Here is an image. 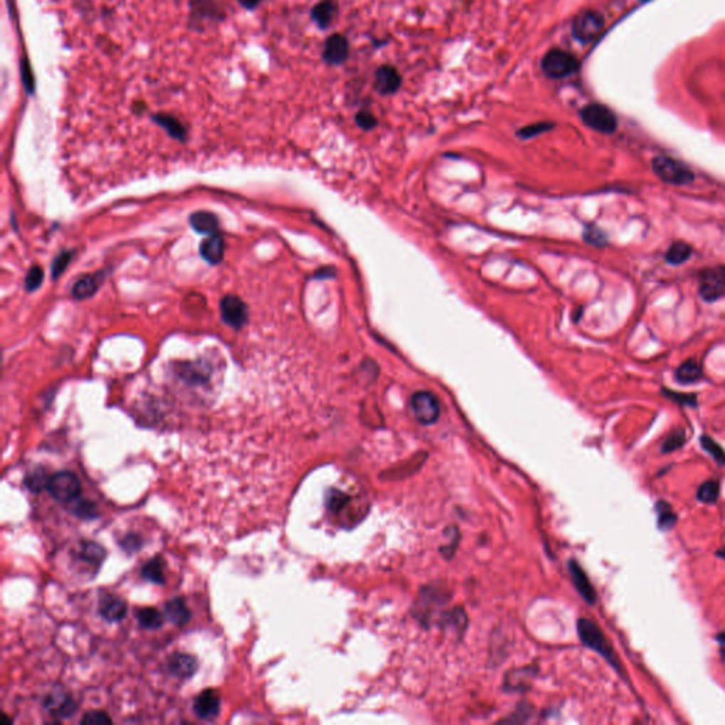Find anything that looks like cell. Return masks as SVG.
Instances as JSON below:
<instances>
[{
  "label": "cell",
  "mask_w": 725,
  "mask_h": 725,
  "mask_svg": "<svg viewBox=\"0 0 725 725\" xmlns=\"http://www.w3.org/2000/svg\"><path fill=\"white\" fill-rule=\"evenodd\" d=\"M700 443L706 452H709L719 465H725V449L713 438L709 435H703L700 438Z\"/></svg>",
  "instance_id": "cell-33"
},
{
  "label": "cell",
  "mask_w": 725,
  "mask_h": 725,
  "mask_svg": "<svg viewBox=\"0 0 725 725\" xmlns=\"http://www.w3.org/2000/svg\"><path fill=\"white\" fill-rule=\"evenodd\" d=\"M692 257V247L686 243H674L666 253V261L672 265L684 264Z\"/></svg>",
  "instance_id": "cell-30"
},
{
  "label": "cell",
  "mask_w": 725,
  "mask_h": 725,
  "mask_svg": "<svg viewBox=\"0 0 725 725\" xmlns=\"http://www.w3.org/2000/svg\"><path fill=\"white\" fill-rule=\"evenodd\" d=\"M582 121L600 134H612L616 129V117L610 110L599 104H591L581 111Z\"/></svg>",
  "instance_id": "cell-5"
},
{
  "label": "cell",
  "mask_w": 725,
  "mask_h": 725,
  "mask_svg": "<svg viewBox=\"0 0 725 725\" xmlns=\"http://www.w3.org/2000/svg\"><path fill=\"white\" fill-rule=\"evenodd\" d=\"M585 240H586L588 243H591L592 245H605V244H606V237H605V234H603L599 228H596L595 226H591V227H588V228H586V231H585Z\"/></svg>",
  "instance_id": "cell-41"
},
{
  "label": "cell",
  "mask_w": 725,
  "mask_h": 725,
  "mask_svg": "<svg viewBox=\"0 0 725 725\" xmlns=\"http://www.w3.org/2000/svg\"><path fill=\"white\" fill-rule=\"evenodd\" d=\"M603 27V18L596 11H582L573 23V34L581 43L595 40Z\"/></svg>",
  "instance_id": "cell-7"
},
{
  "label": "cell",
  "mask_w": 725,
  "mask_h": 725,
  "mask_svg": "<svg viewBox=\"0 0 725 725\" xmlns=\"http://www.w3.org/2000/svg\"><path fill=\"white\" fill-rule=\"evenodd\" d=\"M164 616L173 625L183 626L190 620L191 613L183 598H174L164 605Z\"/></svg>",
  "instance_id": "cell-18"
},
{
  "label": "cell",
  "mask_w": 725,
  "mask_h": 725,
  "mask_svg": "<svg viewBox=\"0 0 725 725\" xmlns=\"http://www.w3.org/2000/svg\"><path fill=\"white\" fill-rule=\"evenodd\" d=\"M220 310H221V316H223V320L234 327V329H241L247 320H248V312H247V306L245 303L237 297V296H233V295H228L226 296L223 300H221V305H220Z\"/></svg>",
  "instance_id": "cell-11"
},
{
  "label": "cell",
  "mask_w": 725,
  "mask_h": 725,
  "mask_svg": "<svg viewBox=\"0 0 725 725\" xmlns=\"http://www.w3.org/2000/svg\"><path fill=\"white\" fill-rule=\"evenodd\" d=\"M720 496V483L717 480H707L699 487L697 499L703 503H714Z\"/></svg>",
  "instance_id": "cell-31"
},
{
  "label": "cell",
  "mask_w": 725,
  "mask_h": 725,
  "mask_svg": "<svg viewBox=\"0 0 725 725\" xmlns=\"http://www.w3.org/2000/svg\"><path fill=\"white\" fill-rule=\"evenodd\" d=\"M43 277H44L43 270L38 267H33L26 277V290L28 292L37 290L43 282Z\"/></svg>",
  "instance_id": "cell-38"
},
{
  "label": "cell",
  "mask_w": 725,
  "mask_h": 725,
  "mask_svg": "<svg viewBox=\"0 0 725 725\" xmlns=\"http://www.w3.org/2000/svg\"><path fill=\"white\" fill-rule=\"evenodd\" d=\"M142 577L153 583L164 582V561L162 557H154L147 561L142 568Z\"/></svg>",
  "instance_id": "cell-28"
},
{
  "label": "cell",
  "mask_w": 725,
  "mask_h": 725,
  "mask_svg": "<svg viewBox=\"0 0 725 725\" xmlns=\"http://www.w3.org/2000/svg\"><path fill=\"white\" fill-rule=\"evenodd\" d=\"M152 120L159 125L162 127L171 138L174 139H179V141H186L187 138V129L184 128V125L173 115H169V114H154L152 117Z\"/></svg>",
  "instance_id": "cell-19"
},
{
  "label": "cell",
  "mask_w": 725,
  "mask_h": 725,
  "mask_svg": "<svg viewBox=\"0 0 725 725\" xmlns=\"http://www.w3.org/2000/svg\"><path fill=\"white\" fill-rule=\"evenodd\" d=\"M336 10L333 0H322L312 9V18L320 28H327L336 16Z\"/></svg>",
  "instance_id": "cell-22"
},
{
  "label": "cell",
  "mask_w": 725,
  "mask_h": 725,
  "mask_svg": "<svg viewBox=\"0 0 725 725\" xmlns=\"http://www.w3.org/2000/svg\"><path fill=\"white\" fill-rule=\"evenodd\" d=\"M570 567V574H571V578L573 582L577 588V591L580 592L581 596L588 602V603H595L596 600V592L591 583V581L588 580V576L585 574V571L581 568L580 564L577 561H570L568 564Z\"/></svg>",
  "instance_id": "cell-17"
},
{
  "label": "cell",
  "mask_w": 725,
  "mask_h": 725,
  "mask_svg": "<svg viewBox=\"0 0 725 725\" xmlns=\"http://www.w3.org/2000/svg\"><path fill=\"white\" fill-rule=\"evenodd\" d=\"M127 610H128L127 602L115 595L102 596L100 600V605H98L100 615L107 622H112V623L121 622L127 616Z\"/></svg>",
  "instance_id": "cell-13"
},
{
  "label": "cell",
  "mask_w": 725,
  "mask_h": 725,
  "mask_svg": "<svg viewBox=\"0 0 725 725\" xmlns=\"http://www.w3.org/2000/svg\"><path fill=\"white\" fill-rule=\"evenodd\" d=\"M81 723H84V724H111L112 720L104 711H90V713L84 714V717L81 719Z\"/></svg>",
  "instance_id": "cell-40"
},
{
  "label": "cell",
  "mask_w": 725,
  "mask_h": 725,
  "mask_svg": "<svg viewBox=\"0 0 725 725\" xmlns=\"http://www.w3.org/2000/svg\"><path fill=\"white\" fill-rule=\"evenodd\" d=\"M74 502H75V504L71 507V510L77 517L87 519V520H92V519L98 517V514H100L98 509L92 502L84 500V499H77Z\"/></svg>",
  "instance_id": "cell-32"
},
{
  "label": "cell",
  "mask_w": 725,
  "mask_h": 725,
  "mask_svg": "<svg viewBox=\"0 0 725 725\" xmlns=\"http://www.w3.org/2000/svg\"><path fill=\"white\" fill-rule=\"evenodd\" d=\"M411 410L416 420L424 425H433L439 418V403L430 391H417L411 397Z\"/></svg>",
  "instance_id": "cell-6"
},
{
  "label": "cell",
  "mask_w": 725,
  "mask_h": 725,
  "mask_svg": "<svg viewBox=\"0 0 725 725\" xmlns=\"http://www.w3.org/2000/svg\"><path fill=\"white\" fill-rule=\"evenodd\" d=\"M700 296L706 302H716L725 295V267L707 270L700 277Z\"/></svg>",
  "instance_id": "cell-8"
},
{
  "label": "cell",
  "mask_w": 725,
  "mask_h": 725,
  "mask_svg": "<svg viewBox=\"0 0 725 725\" xmlns=\"http://www.w3.org/2000/svg\"><path fill=\"white\" fill-rule=\"evenodd\" d=\"M703 376V371H702V367L699 366L697 361L694 360H687L684 361L676 371V380L682 384H690V383H696L702 379Z\"/></svg>",
  "instance_id": "cell-26"
},
{
  "label": "cell",
  "mask_w": 725,
  "mask_h": 725,
  "mask_svg": "<svg viewBox=\"0 0 725 725\" xmlns=\"http://www.w3.org/2000/svg\"><path fill=\"white\" fill-rule=\"evenodd\" d=\"M374 87L383 95L394 94L401 87V77L394 67L383 65L376 71Z\"/></svg>",
  "instance_id": "cell-15"
},
{
  "label": "cell",
  "mask_w": 725,
  "mask_h": 725,
  "mask_svg": "<svg viewBox=\"0 0 725 725\" xmlns=\"http://www.w3.org/2000/svg\"><path fill=\"white\" fill-rule=\"evenodd\" d=\"M137 618H138V622L142 628L149 629V630H154V629H159L162 628L163 625V615L162 612H159L156 608H142L138 613H137Z\"/></svg>",
  "instance_id": "cell-29"
},
{
  "label": "cell",
  "mask_w": 725,
  "mask_h": 725,
  "mask_svg": "<svg viewBox=\"0 0 725 725\" xmlns=\"http://www.w3.org/2000/svg\"><path fill=\"white\" fill-rule=\"evenodd\" d=\"M663 394L667 398H672L673 401H676L680 406H689V407H692V406L696 407L697 406V398L693 394H679V393H674L672 390H663Z\"/></svg>",
  "instance_id": "cell-37"
},
{
  "label": "cell",
  "mask_w": 725,
  "mask_h": 725,
  "mask_svg": "<svg viewBox=\"0 0 725 725\" xmlns=\"http://www.w3.org/2000/svg\"><path fill=\"white\" fill-rule=\"evenodd\" d=\"M349 55V43L347 38L342 34H333L330 36L324 43L323 50V60L327 64L337 65L342 64Z\"/></svg>",
  "instance_id": "cell-12"
},
{
  "label": "cell",
  "mask_w": 725,
  "mask_h": 725,
  "mask_svg": "<svg viewBox=\"0 0 725 725\" xmlns=\"http://www.w3.org/2000/svg\"><path fill=\"white\" fill-rule=\"evenodd\" d=\"M356 122L363 129H371L377 125V120L370 112H360L356 117Z\"/></svg>",
  "instance_id": "cell-42"
},
{
  "label": "cell",
  "mask_w": 725,
  "mask_h": 725,
  "mask_svg": "<svg viewBox=\"0 0 725 725\" xmlns=\"http://www.w3.org/2000/svg\"><path fill=\"white\" fill-rule=\"evenodd\" d=\"M717 557H720V559L725 560V547L724 549H721V550H719V551H717Z\"/></svg>",
  "instance_id": "cell-44"
},
{
  "label": "cell",
  "mask_w": 725,
  "mask_h": 725,
  "mask_svg": "<svg viewBox=\"0 0 725 725\" xmlns=\"http://www.w3.org/2000/svg\"><path fill=\"white\" fill-rule=\"evenodd\" d=\"M653 170L663 181L676 186H684L694 180V173L687 166L666 156L653 159Z\"/></svg>",
  "instance_id": "cell-2"
},
{
  "label": "cell",
  "mask_w": 725,
  "mask_h": 725,
  "mask_svg": "<svg viewBox=\"0 0 725 725\" xmlns=\"http://www.w3.org/2000/svg\"><path fill=\"white\" fill-rule=\"evenodd\" d=\"M237 1L247 10H255L264 0H237Z\"/></svg>",
  "instance_id": "cell-43"
},
{
  "label": "cell",
  "mask_w": 725,
  "mask_h": 725,
  "mask_svg": "<svg viewBox=\"0 0 725 725\" xmlns=\"http://www.w3.org/2000/svg\"><path fill=\"white\" fill-rule=\"evenodd\" d=\"M221 707V699L217 690L208 689L200 693L194 702V713L200 719L216 717Z\"/></svg>",
  "instance_id": "cell-14"
},
{
  "label": "cell",
  "mask_w": 725,
  "mask_h": 725,
  "mask_svg": "<svg viewBox=\"0 0 725 725\" xmlns=\"http://www.w3.org/2000/svg\"><path fill=\"white\" fill-rule=\"evenodd\" d=\"M541 67L547 77L559 80L576 73L578 68V61L573 54L554 48L544 55Z\"/></svg>",
  "instance_id": "cell-4"
},
{
  "label": "cell",
  "mask_w": 725,
  "mask_h": 725,
  "mask_svg": "<svg viewBox=\"0 0 725 725\" xmlns=\"http://www.w3.org/2000/svg\"><path fill=\"white\" fill-rule=\"evenodd\" d=\"M191 227L200 234L214 236L218 233V218L208 211H197L190 217Z\"/></svg>",
  "instance_id": "cell-21"
},
{
  "label": "cell",
  "mask_w": 725,
  "mask_h": 725,
  "mask_svg": "<svg viewBox=\"0 0 725 725\" xmlns=\"http://www.w3.org/2000/svg\"><path fill=\"white\" fill-rule=\"evenodd\" d=\"M200 253H201V257L210 263V264H218L221 263L223 257H224V241L220 236L214 234V236H210L207 240H204L201 243V247H200Z\"/></svg>",
  "instance_id": "cell-20"
},
{
  "label": "cell",
  "mask_w": 725,
  "mask_h": 725,
  "mask_svg": "<svg viewBox=\"0 0 725 725\" xmlns=\"http://www.w3.org/2000/svg\"><path fill=\"white\" fill-rule=\"evenodd\" d=\"M105 549L92 541H84L80 547V559L87 564L98 568L105 560Z\"/></svg>",
  "instance_id": "cell-23"
},
{
  "label": "cell",
  "mask_w": 725,
  "mask_h": 725,
  "mask_svg": "<svg viewBox=\"0 0 725 725\" xmlns=\"http://www.w3.org/2000/svg\"><path fill=\"white\" fill-rule=\"evenodd\" d=\"M553 128V124H549V122H540V124H533L530 127H526L523 129L519 131V137L520 138H533V137H537L540 134H544L547 132L549 129Z\"/></svg>",
  "instance_id": "cell-35"
},
{
  "label": "cell",
  "mask_w": 725,
  "mask_h": 725,
  "mask_svg": "<svg viewBox=\"0 0 725 725\" xmlns=\"http://www.w3.org/2000/svg\"><path fill=\"white\" fill-rule=\"evenodd\" d=\"M50 477L51 476H48L47 470H44L43 467H37V469H33L30 473H27V476L24 479V485L27 486V489L30 492L38 493L48 487Z\"/></svg>",
  "instance_id": "cell-27"
},
{
  "label": "cell",
  "mask_w": 725,
  "mask_h": 725,
  "mask_svg": "<svg viewBox=\"0 0 725 725\" xmlns=\"http://www.w3.org/2000/svg\"><path fill=\"white\" fill-rule=\"evenodd\" d=\"M199 663L194 656L186 653H176L169 659V672L179 679H189L197 672Z\"/></svg>",
  "instance_id": "cell-16"
},
{
  "label": "cell",
  "mask_w": 725,
  "mask_h": 725,
  "mask_svg": "<svg viewBox=\"0 0 725 725\" xmlns=\"http://www.w3.org/2000/svg\"><path fill=\"white\" fill-rule=\"evenodd\" d=\"M717 640H719V642H721L723 645H725V632L724 633H720V635L717 636Z\"/></svg>",
  "instance_id": "cell-45"
},
{
  "label": "cell",
  "mask_w": 725,
  "mask_h": 725,
  "mask_svg": "<svg viewBox=\"0 0 725 725\" xmlns=\"http://www.w3.org/2000/svg\"><path fill=\"white\" fill-rule=\"evenodd\" d=\"M144 546V539L139 536V534H128L122 541H121V547L127 551V553H135L138 550H141Z\"/></svg>",
  "instance_id": "cell-39"
},
{
  "label": "cell",
  "mask_w": 725,
  "mask_h": 725,
  "mask_svg": "<svg viewBox=\"0 0 725 725\" xmlns=\"http://www.w3.org/2000/svg\"><path fill=\"white\" fill-rule=\"evenodd\" d=\"M684 443H686V433L684 431H676V433L670 434L669 438L665 440V443L662 446V452L663 453L674 452V450L680 449Z\"/></svg>",
  "instance_id": "cell-34"
},
{
  "label": "cell",
  "mask_w": 725,
  "mask_h": 725,
  "mask_svg": "<svg viewBox=\"0 0 725 725\" xmlns=\"http://www.w3.org/2000/svg\"><path fill=\"white\" fill-rule=\"evenodd\" d=\"M43 706L48 714L58 719L71 717L77 711V703L74 702L71 694L61 690H54L48 693L44 697Z\"/></svg>",
  "instance_id": "cell-9"
},
{
  "label": "cell",
  "mask_w": 725,
  "mask_h": 725,
  "mask_svg": "<svg viewBox=\"0 0 725 725\" xmlns=\"http://www.w3.org/2000/svg\"><path fill=\"white\" fill-rule=\"evenodd\" d=\"M101 284L100 275H85L80 278L73 287V296L75 299H87L92 296Z\"/></svg>",
  "instance_id": "cell-24"
},
{
  "label": "cell",
  "mask_w": 725,
  "mask_h": 725,
  "mask_svg": "<svg viewBox=\"0 0 725 725\" xmlns=\"http://www.w3.org/2000/svg\"><path fill=\"white\" fill-rule=\"evenodd\" d=\"M656 514H657V526L662 531H667V530H672L674 526H676V522H677V514L673 512L672 506L665 502V500H659L656 503Z\"/></svg>",
  "instance_id": "cell-25"
},
{
  "label": "cell",
  "mask_w": 725,
  "mask_h": 725,
  "mask_svg": "<svg viewBox=\"0 0 725 725\" xmlns=\"http://www.w3.org/2000/svg\"><path fill=\"white\" fill-rule=\"evenodd\" d=\"M47 490L50 494L61 503H70L80 497L81 494V483L78 477L68 470H61L54 473L50 477V483Z\"/></svg>",
  "instance_id": "cell-3"
},
{
  "label": "cell",
  "mask_w": 725,
  "mask_h": 725,
  "mask_svg": "<svg viewBox=\"0 0 725 725\" xmlns=\"http://www.w3.org/2000/svg\"><path fill=\"white\" fill-rule=\"evenodd\" d=\"M73 260V253H63L60 254L54 263H53V267H51V275L53 278H58L64 271L65 268L68 267V264L71 263Z\"/></svg>",
  "instance_id": "cell-36"
},
{
  "label": "cell",
  "mask_w": 725,
  "mask_h": 725,
  "mask_svg": "<svg viewBox=\"0 0 725 725\" xmlns=\"http://www.w3.org/2000/svg\"><path fill=\"white\" fill-rule=\"evenodd\" d=\"M577 629H578L580 639L586 647L595 650L596 653L603 656L610 665H613L616 669H619V665H618V662H616V659L613 656V652H612V647H610L609 642L606 640V637L602 633V630L592 620H589V619H580L578 625H577Z\"/></svg>",
  "instance_id": "cell-1"
},
{
  "label": "cell",
  "mask_w": 725,
  "mask_h": 725,
  "mask_svg": "<svg viewBox=\"0 0 725 725\" xmlns=\"http://www.w3.org/2000/svg\"><path fill=\"white\" fill-rule=\"evenodd\" d=\"M191 21H221L226 18V10L221 0H190Z\"/></svg>",
  "instance_id": "cell-10"
}]
</instances>
